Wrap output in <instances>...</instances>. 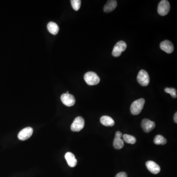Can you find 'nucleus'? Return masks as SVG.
Returning <instances> with one entry per match:
<instances>
[{
    "label": "nucleus",
    "mask_w": 177,
    "mask_h": 177,
    "mask_svg": "<svg viewBox=\"0 0 177 177\" xmlns=\"http://www.w3.org/2000/svg\"><path fill=\"white\" fill-rule=\"evenodd\" d=\"M154 143L156 145H165L167 143V140L162 135H157L154 139Z\"/></svg>",
    "instance_id": "nucleus-18"
},
{
    "label": "nucleus",
    "mask_w": 177,
    "mask_h": 177,
    "mask_svg": "<svg viewBox=\"0 0 177 177\" xmlns=\"http://www.w3.org/2000/svg\"><path fill=\"white\" fill-rule=\"evenodd\" d=\"M137 81L142 86H147L150 83V77L148 73L145 70H142L137 75Z\"/></svg>",
    "instance_id": "nucleus-4"
},
{
    "label": "nucleus",
    "mask_w": 177,
    "mask_h": 177,
    "mask_svg": "<svg viewBox=\"0 0 177 177\" xmlns=\"http://www.w3.org/2000/svg\"><path fill=\"white\" fill-rule=\"evenodd\" d=\"M122 137L126 143L130 144H134L136 142V138L133 135L126 134H124Z\"/></svg>",
    "instance_id": "nucleus-17"
},
{
    "label": "nucleus",
    "mask_w": 177,
    "mask_h": 177,
    "mask_svg": "<svg viewBox=\"0 0 177 177\" xmlns=\"http://www.w3.org/2000/svg\"><path fill=\"white\" fill-rule=\"evenodd\" d=\"M145 102L144 98H140L134 101L130 106L131 113L134 115L139 114L144 107Z\"/></svg>",
    "instance_id": "nucleus-1"
},
{
    "label": "nucleus",
    "mask_w": 177,
    "mask_h": 177,
    "mask_svg": "<svg viewBox=\"0 0 177 177\" xmlns=\"http://www.w3.org/2000/svg\"><path fill=\"white\" fill-rule=\"evenodd\" d=\"M33 133V129L31 127H27L21 130L18 135V138L20 140H26L30 138Z\"/></svg>",
    "instance_id": "nucleus-8"
},
{
    "label": "nucleus",
    "mask_w": 177,
    "mask_h": 177,
    "mask_svg": "<svg viewBox=\"0 0 177 177\" xmlns=\"http://www.w3.org/2000/svg\"><path fill=\"white\" fill-rule=\"evenodd\" d=\"M47 29L51 34L56 35L58 33L59 27L55 22H50L47 24Z\"/></svg>",
    "instance_id": "nucleus-16"
},
{
    "label": "nucleus",
    "mask_w": 177,
    "mask_h": 177,
    "mask_svg": "<svg viewBox=\"0 0 177 177\" xmlns=\"http://www.w3.org/2000/svg\"><path fill=\"white\" fill-rule=\"evenodd\" d=\"M115 177H128V176L126 173L122 172L119 173Z\"/></svg>",
    "instance_id": "nucleus-21"
},
{
    "label": "nucleus",
    "mask_w": 177,
    "mask_h": 177,
    "mask_svg": "<svg viewBox=\"0 0 177 177\" xmlns=\"http://www.w3.org/2000/svg\"><path fill=\"white\" fill-rule=\"evenodd\" d=\"M85 126V121L81 117H77L74 119V121L71 126V129L74 132L81 131Z\"/></svg>",
    "instance_id": "nucleus-6"
},
{
    "label": "nucleus",
    "mask_w": 177,
    "mask_h": 177,
    "mask_svg": "<svg viewBox=\"0 0 177 177\" xmlns=\"http://www.w3.org/2000/svg\"><path fill=\"white\" fill-rule=\"evenodd\" d=\"M65 159H66L68 165L70 167H74L76 165L77 160L75 157V155L70 152H68L65 154Z\"/></svg>",
    "instance_id": "nucleus-13"
},
{
    "label": "nucleus",
    "mask_w": 177,
    "mask_h": 177,
    "mask_svg": "<svg viewBox=\"0 0 177 177\" xmlns=\"http://www.w3.org/2000/svg\"><path fill=\"white\" fill-rule=\"evenodd\" d=\"M102 125L106 127H113L114 126L115 122L112 118L108 116H103L100 119Z\"/></svg>",
    "instance_id": "nucleus-14"
},
{
    "label": "nucleus",
    "mask_w": 177,
    "mask_h": 177,
    "mask_svg": "<svg viewBox=\"0 0 177 177\" xmlns=\"http://www.w3.org/2000/svg\"><path fill=\"white\" fill-rule=\"evenodd\" d=\"M122 135L120 132H117L115 133V137L113 141V146L117 150L121 149L124 146L123 140L121 138Z\"/></svg>",
    "instance_id": "nucleus-9"
},
{
    "label": "nucleus",
    "mask_w": 177,
    "mask_h": 177,
    "mask_svg": "<svg viewBox=\"0 0 177 177\" xmlns=\"http://www.w3.org/2000/svg\"><path fill=\"white\" fill-rule=\"evenodd\" d=\"M160 47L162 50L168 54H170L174 51V45L169 40H165L162 41L160 44Z\"/></svg>",
    "instance_id": "nucleus-11"
},
{
    "label": "nucleus",
    "mask_w": 177,
    "mask_h": 177,
    "mask_svg": "<svg viewBox=\"0 0 177 177\" xmlns=\"http://www.w3.org/2000/svg\"><path fill=\"white\" fill-rule=\"evenodd\" d=\"M174 120L176 123H177V113L176 112L174 116Z\"/></svg>",
    "instance_id": "nucleus-22"
},
{
    "label": "nucleus",
    "mask_w": 177,
    "mask_h": 177,
    "mask_svg": "<svg viewBox=\"0 0 177 177\" xmlns=\"http://www.w3.org/2000/svg\"><path fill=\"white\" fill-rule=\"evenodd\" d=\"M70 2L72 8L74 10L78 11L80 9L81 4V1L80 0H71Z\"/></svg>",
    "instance_id": "nucleus-19"
},
{
    "label": "nucleus",
    "mask_w": 177,
    "mask_h": 177,
    "mask_svg": "<svg viewBox=\"0 0 177 177\" xmlns=\"http://www.w3.org/2000/svg\"><path fill=\"white\" fill-rule=\"evenodd\" d=\"M147 168L152 173L157 174L160 171V167L158 164L153 161H148L146 163Z\"/></svg>",
    "instance_id": "nucleus-12"
},
{
    "label": "nucleus",
    "mask_w": 177,
    "mask_h": 177,
    "mask_svg": "<svg viewBox=\"0 0 177 177\" xmlns=\"http://www.w3.org/2000/svg\"><path fill=\"white\" fill-rule=\"evenodd\" d=\"M141 126L143 130L146 133H150L154 129L155 127V123L154 122L147 119H143L141 122Z\"/></svg>",
    "instance_id": "nucleus-10"
},
{
    "label": "nucleus",
    "mask_w": 177,
    "mask_h": 177,
    "mask_svg": "<svg viewBox=\"0 0 177 177\" xmlns=\"http://www.w3.org/2000/svg\"><path fill=\"white\" fill-rule=\"evenodd\" d=\"M164 91L166 93L170 94L173 98L177 97V90L174 88H166Z\"/></svg>",
    "instance_id": "nucleus-20"
},
{
    "label": "nucleus",
    "mask_w": 177,
    "mask_h": 177,
    "mask_svg": "<svg viewBox=\"0 0 177 177\" xmlns=\"http://www.w3.org/2000/svg\"><path fill=\"white\" fill-rule=\"evenodd\" d=\"M127 47V45L125 41H118L113 48L112 53V55L115 57H119L121 55L122 53L126 50Z\"/></svg>",
    "instance_id": "nucleus-3"
},
{
    "label": "nucleus",
    "mask_w": 177,
    "mask_h": 177,
    "mask_svg": "<svg viewBox=\"0 0 177 177\" xmlns=\"http://www.w3.org/2000/svg\"><path fill=\"white\" fill-rule=\"evenodd\" d=\"M61 99L63 104L69 107L73 106L75 103V97L70 94H63L61 96Z\"/></svg>",
    "instance_id": "nucleus-7"
},
{
    "label": "nucleus",
    "mask_w": 177,
    "mask_h": 177,
    "mask_svg": "<svg viewBox=\"0 0 177 177\" xmlns=\"http://www.w3.org/2000/svg\"><path fill=\"white\" fill-rule=\"evenodd\" d=\"M84 78L86 83L90 86L98 84L100 82L99 76L95 72L91 71L87 72L85 74Z\"/></svg>",
    "instance_id": "nucleus-2"
},
{
    "label": "nucleus",
    "mask_w": 177,
    "mask_h": 177,
    "mask_svg": "<svg viewBox=\"0 0 177 177\" xmlns=\"http://www.w3.org/2000/svg\"><path fill=\"white\" fill-rule=\"evenodd\" d=\"M170 9V5L166 0H162L159 3L158 12L159 15L165 16L167 15Z\"/></svg>",
    "instance_id": "nucleus-5"
},
{
    "label": "nucleus",
    "mask_w": 177,
    "mask_h": 177,
    "mask_svg": "<svg viewBox=\"0 0 177 177\" xmlns=\"http://www.w3.org/2000/svg\"><path fill=\"white\" fill-rule=\"evenodd\" d=\"M117 2L115 0L108 1L104 7V11L106 13L112 12L116 8Z\"/></svg>",
    "instance_id": "nucleus-15"
}]
</instances>
